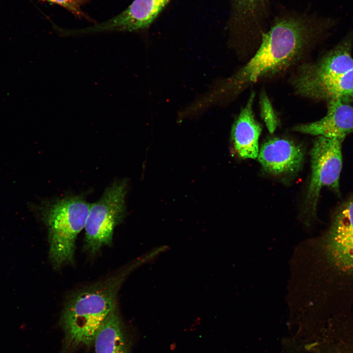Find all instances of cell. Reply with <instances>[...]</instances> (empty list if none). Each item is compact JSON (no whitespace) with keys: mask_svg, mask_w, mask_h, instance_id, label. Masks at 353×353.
<instances>
[{"mask_svg":"<svg viewBox=\"0 0 353 353\" xmlns=\"http://www.w3.org/2000/svg\"><path fill=\"white\" fill-rule=\"evenodd\" d=\"M93 344L95 353H129V343L117 306L98 329Z\"/></svg>","mask_w":353,"mask_h":353,"instance_id":"obj_13","label":"cell"},{"mask_svg":"<svg viewBox=\"0 0 353 353\" xmlns=\"http://www.w3.org/2000/svg\"><path fill=\"white\" fill-rule=\"evenodd\" d=\"M257 158L268 173L273 175H290L302 167L304 152L300 146L292 141L274 138L262 145Z\"/></svg>","mask_w":353,"mask_h":353,"instance_id":"obj_7","label":"cell"},{"mask_svg":"<svg viewBox=\"0 0 353 353\" xmlns=\"http://www.w3.org/2000/svg\"><path fill=\"white\" fill-rule=\"evenodd\" d=\"M90 204L82 196H70L46 204L43 220L48 228L49 257L58 269L74 263L76 241L84 228Z\"/></svg>","mask_w":353,"mask_h":353,"instance_id":"obj_3","label":"cell"},{"mask_svg":"<svg viewBox=\"0 0 353 353\" xmlns=\"http://www.w3.org/2000/svg\"><path fill=\"white\" fill-rule=\"evenodd\" d=\"M261 114L269 131L272 133L278 125V118L268 98L262 95L260 100Z\"/></svg>","mask_w":353,"mask_h":353,"instance_id":"obj_14","label":"cell"},{"mask_svg":"<svg viewBox=\"0 0 353 353\" xmlns=\"http://www.w3.org/2000/svg\"><path fill=\"white\" fill-rule=\"evenodd\" d=\"M170 0H134L117 16L90 27L91 31H135L148 27Z\"/></svg>","mask_w":353,"mask_h":353,"instance_id":"obj_9","label":"cell"},{"mask_svg":"<svg viewBox=\"0 0 353 353\" xmlns=\"http://www.w3.org/2000/svg\"><path fill=\"white\" fill-rule=\"evenodd\" d=\"M129 269H125L73 294L60 319L64 332L63 351L92 345L100 327L117 306L118 291Z\"/></svg>","mask_w":353,"mask_h":353,"instance_id":"obj_2","label":"cell"},{"mask_svg":"<svg viewBox=\"0 0 353 353\" xmlns=\"http://www.w3.org/2000/svg\"><path fill=\"white\" fill-rule=\"evenodd\" d=\"M326 115L320 120L295 126L298 132L328 138L345 139L353 132V107L340 100L327 103Z\"/></svg>","mask_w":353,"mask_h":353,"instance_id":"obj_10","label":"cell"},{"mask_svg":"<svg viewBox=\"0 0 353 353\" xmlns=\"http://www.w3.org/2000/svg\"><path fill=\"white\" fill-rule=\"evenodd\" d=\"M50 3L59 5L66 9L71 13L80 18H85L91 21L92 19L81 9L85 4L90 0H40Z\"/></svg>","mask_w":353,"mask_h":353,"instance_id":"obj_15","label":"cell"},{"mask_svg":"<svg viewBox=\"0 0 353 353\" xmlns=\"http://www.w3.org/2000/svg\"><path fill=\"white\" fill-rule=\"evenodd\" d=\"M353 30L317 61L301 65L292 83L294 89L342 75L353 69Z\"/></svg>","mask_w":353,"mask_h":353,"instance_id":"obj_6","label":"cell"},{"mask_svg":"<svg viewBox=\"0 0 353 353\" xmlns=\"http://www.w3.org/2000/svg\"><path fill=\"white\" fill-rule=\"evenodd\" d=\"M339 21L306 12H288L276 17L269 29L261 33L254 55L212 96L236 94L260 78L284 71L308 49L329 35Z\"/></svg>","mask_w":353,"mask_h":353,"instance_id":"obj_1","label":"cell"},{"mask_svg":"<svg viewBox=\"0 0 353 353\" xmlns=\"http://www.w3.org/2000/svg\"><path fill=\"white\" fill-rule=\"evenodd\" d=\"M126 185L125 180L114 182L90 204L84 227V248L91 255L112 244L114 229L125 215Z\"/></svg>","mask_w":353,"mask_h":353,"instance_id":"obj_4","label":"cell"},{"mask_svg":"<svg viewBox=\"0 0 353 353\" xmlns=\"http://www.w3.org/2000/svg\"><path fill=\"white\" fill-rule=\"evenodd\" d=\"M269 0H231L229 25L239 39L259 37L269 17Z\"/></svg>","mask_w":353,"mask_h":353,"instance_id":"obj_8","label":"cell"},{"mask_svg":"<svg viewBox=\"0 0 353 353\" xmlns=\"http://www.w3.org/2000/svg\"><path fill=\"white\" fill-rule=\"evenodd\" d=\"M302 97L327 103L336 100L353 101V69L337 76L294 89Z\"/></svg>","mask_w":353,"mask_h":353,"instance_id":"obj_12","label":"cell"},{"mask_svg":"<svg viewBox=\"0 0 353 353\" xmlns=\"http://www.w3.org/2000/svg\"><path fill=\"white\" fill-rule=\"evenodd\" d=\"M254 92L251 93L241 110L231 129V138L236 153L243 159L257 158L261 126L254 118L253 103Z\"/></svg>","mask_w":353,"mask_h":353,"instance_id":"obj_11","label":"cell"},{"mask_svg":"<svg viewBox=\"0 0 353 353\" xmlns=\"http://www.w3.org/2000/svg\"><path fill=\"white\" fill-rule=\"evenodd\" d=\"M345 139L317 136L311 149V174L306 195L310 216H316L322 188L328 187L340 195V176L342 168V143Z\"/></svg>","mask_w":353,"mask_h":353,"instance_id":"obj_5","label":"cell"}]
</instances>
